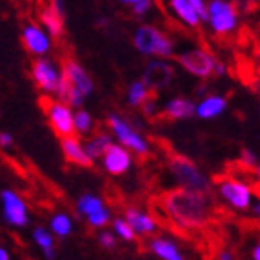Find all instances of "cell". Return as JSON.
Here are the masks:
<instances>
[{"label": "cell", "mask_w": 260, "mask_h": 260, "mask_svg": "<svg viewBox=\"0 0 260 260\" xmlns=\"http://www.w3.org/2000/svg\"><path fill=\"white\" fill-rule=\"evenodd\" d=\"M168 219L180 233H193L205 229L212 219V201L203 191L173 190L168 191L160 201Z\"/></svg>", "instance_id": "1"}, {"label": "cell", "mask_w": 260, "mask_h": 260, "mask_svg": "<svg viewBox=\"0 0 260 260\" xmlns=\"http://www.w3.org/2000/svg\"><path fill=\"white\" fill-rule=\"evenodd\" d=\"M134 47L145 56H156V58H171L175 54V43L160 32L156 26L141 24L134 32Z\"/></svg>", "instance_id": "2"}, {"label": "cell", "mask_w": 260, "mask_h": 260, "mask_svg": "<svg viewBox=\"0 0 260 260\" xmlns=\"http://www.w3.org/2000/svg\"><path fill=\"white\" fill-rule=\"evenodd\" d=\"M206 22L216 36H231L240 24V11L233 0H208Z\"/></svg>", "instance_id": "3"}, {"label": "cell", "mask_w": 260, "mask_h": 260, "mask_svg": "<svg viewBox=\"0 0 260 260\" xmlns=\"http://www.w3.org/2000/svg\"><path fill=\"white\" fill-rule=\"evenodd\" d=\"M169 168H171V173L175 175V179L179 180L182 188L186 190H193V191H203V193H208V180L199 169L195 168V164L190 162L188 158L184 156H173L169 160Z\"/></svg>", "instance_id": "4"}, {"label": "cell", "mask_w": 260, "mask_h": 260, "mask_svg": "<svg viewBox=\"0 0 260 260\" xmlns=\"http://www.w3.org/2000/svg\"><path fill=\"white\" fill-rule=\"evenodd\" d=\"M41 104L45 106V114L58 138L75 136V123H73V112L69 104L61 101H52V99H41Z\"/></svg>", "instance_id": "5"}, {"label": "cell", "mask_w": 260, "mask_h": 260, "mask_svg": "<svg viewBox=\"0 0 260 260\" xmlns=\"http://www.w3.org/2000/svg\"><path fill=\"white\" fill-rule=\"evenodd\" d=\"M108 126L112 128V132H114L115 138L121 141L123 147L138 152V154H147V152H149V143L145 141V138H143L138 130H134V126L130 125V123H126L121 115L110 114Z\"/></svg>", "instance_id": "6"}, {"label": "cell", "mask_w": 260, "mask_h": 260, "mask_svg": "<svg viewBox=\"0 0 260 260\" xmlns=\"http://www.w3.org/2000/svg\"><path fill=\"white\" fill-rule=\"evenodd\" d=\"M177 61L184 67L190 75L197 76V78H208L214 75V65L216 60L212 58V54H208L203 49H190L177 54Z\"/></svg>", "instance_id": "7"}, {"label": "cell", "mask_w": 260, "mask_h": 260, "mask_svg": "<svg viewBox=\"0 0 260 260\" xmlns=\"http://www.w3.org/2000/svg\"><path fill=\"white\" fill-rule=\"evenodd\" d=\"M61 69H58L54 61L47 60L38 56V60H34L32 63V78L36 82V86L45 93H54L60 82Z\"/></svg>", "instance_id": "8"}, {"label": "cell", "mask_w": 260, "mask_h": 260, "mask_svg": "<svg viewBox=\"0 0 260 260\" xmlns=\"http://www.w3.org/2000/svg\"><path fill=\"white\" fill-rule=\"evenodd\" d=\"M21 39L24 49L34 56L49 54L50 49H52V39H50V36L45 32V28H41L36 22H30V24H26V26L22 28Z\"/></svg>", "instance_id": "9"}, {"label": "cell", "mask_w": 260, "mask_h": 260, "mask_svg": "<svg viewBox=\"0 0 260 260\" xmlns=\"http://www.w3.org/2000/svg\"><path fill=\"white\" fill-rule=\"evenodd\" d=\"M219 193L225 197L227 203L234 206V208H238V210H245V208H249L251 205V188L244 182H240L236 179H225V180H219Z\"/></svg>", "instance_id": "10"}, {"label": "cell", "mask_w": 260, "mask_h": 260, "mask_svg": "<svg viewBox=\"0 0 260 260\" xmlns=\"http://www.w3.org/2000/svg\"><path fill=\"white\" fill-rule=\"evenodd\" d=\"M173 67L164 60H154L145 67L143 73V84L149 89H162L173 78Z\"/></svg>", "instance_id": "11"}, {"label": "cell", "mask_w": 260, "mask_h": 260, "mask_svg": "<svg viewBox=\"0 0 260 260\" xmlns=\"http://www.w3.org/2000/svg\"><path fill=\"white\" fill-rule=\"evenodd\" d=\"M61 73H63L65 78L73 84V87H76L84 97H87V95H91L93 93V87L95 86H93L91 76L87 75V71L84 69L78 61L65 60L63 63H61Z\"/></svg>", "instance_id": "12"}, {"label": "cell", "mask_w": 260, "mask_h": 260, "mask_svg": "<svg viewBox=\"0 0 260 260\" xmlns=\"http://www.w3.org/2000/svg\"><path fill=\"white\" fill-rule=\"evenodd\" d=\"M103 160L106 171L112 175L126 173L130 169V166H132V156H130L128 149L123 145H114V143L104 151Z\"/></svg>", "instance_id": "13"}, {"label": "cell", "mask_w": 260, "mask_h": 260, "mask_svg": "<svg viewBox=\"0 0 260 260\" xmlns=\"http://www.w3.org/2000/svg\"><path fill=\"white\" fill-rule=\"evenodd\" d=\"M2 201H4V216L8 223L15 225V227H24L28 223V212L21 197L15 191L6 190L2 193Z\"/></svg>", "instance_id": "14"}, {"label": "cell", "mask_w": 260, "mask_h": 260, "mask_svg": "<svg viewBox=\"0 0 260 260\" xmlns=\"http://www.w3.org/2000/svg\"><path fill=\"white\" fill-rule=\"evenodd\" d=\"M61 151H63V156L67 158V162L75 164L78 168H91L93 166V160L87 156L84 145L75 136L61 138Z\"/></svg>", "instance_id": "15"}, {"label": "cell", "mask_w": 260, "mask_h": 260, "mask_svg": "<svg viewBox=\"0 0 260 260\" xmlns=\"http://www.w3.org/2000/svg\"><path fill=\"white\" fill-rule=\"evenodd\" d=\"M39 21L45 26V32L49 34L50 38H61L63 34V15H60L58 11L52 8V4H45L41 10H39Z\"/></svg>", "instance_id": "16"}, {"label": "cell", "mask_w": 260, "mask_h": 260, "mask_svg": "<svg viewBox=\"0 0 260 260\" xmlns=\"http://www.w3.org/2000/svg\"><path fill=\"white\" fill-rule=\"evenodd\" d=\"M225 108H227V99L219 97V95H210L195 106V114L199 115L201 119H212V117L223 114Z\"/></svg>", "instance_id": "17"}, {"label": "cell", "mask_w": 260, "mask_h": 260, "mask_svg": "<svg viewBox=\"0 0 260 260\" xmlns=\"http://www.w3.org/2000/svg\"><path fill=\"white\" fill-rule=\"evenodd\" d=\"M164 115L168 117V119H188L191 115H195V104L191 103L190 99H182V97H177V99H171L168 104H166V108H164Z\"/></svg>", "instance_id": "18"}, {"label": "cell", "mask_w": 260, "mask_h": 260, "mask_svg": "<svg viewBox=\"0 0 260 260\" xmlns=\"http://www.w3.org/2000/svg\"><path fill=\"white\" fill-rule=\"evenodd\" d=\"M169 8L175 13V17L180 22H184L186 26L197 28L201 24V19L197 15V11L193 10V6L188 0H169Z\"/></svg>", "instance_id": "19"}, {"label": "cell", "mask_w": 260, "mask_h": 260, "mask_svg": "<svg viewBox=\"0 0 260 260\" xmlns=\"http://www.w3.org/2000/svg\"><path fill=\"white\" fill-rule=\"evenodd\" d=\"M125 216H126V221L130 223V227L134 229L136 233L151 234L156 231V221H154V217L147 216V214H143V212L136 210V208H126Z\"/></svg>", "instance_id": "20"}, {"label": "cell", "mask_w": 260, "mask_h": 260, "mask_svg": "<svg viewBox=\"0 0 260 260\" xmlns=\"http://www.w3.org/2000/svg\"><path fill=\"white\" fill-rule=\"evenodd\" d=\"M149 247H151V251L154 253V255L160 256L162 260H184L182 255H180L179 247H177L173 242H169V240L154 238Z\"/></svg>", "instance_id": "21"}, {"label": "cell", "mask_w": 260, "mask_h": 260, "mask_svg": "<svg viewBox=\"0 0 260 260\" xmlns=\"http://www.w3.org/2000/svg\"><path fill=\"white\" fill-rule=\"evenodd\" d=\"M112 145V136L106 134V132H99L93 140H89L86 143V152L87 156L91 158V160H95V158H101L104 154V151L108 149V147Z\"/></svg>", "instance_id": "22"}, {"label": "cell", "mask_w": 260, "mask_h": 260, "mask_svg": "<svg viewBox=\"0 0 260 260\" xmlns=\"http://www.w3.org/2000/svg\"><path fill=\"white\" fill-rule=\"evenodd\" d=\"M149 97H151V91H149V87L143 84V80H136L130 84L128 93H126V101H128L130 106L140 108Z\"/></svg>", "instance_id": "23"}, {"label": "cell", "mask_w": 260, "mask_h": 260, "mask_svg": "<svg viewBox=\"0 0 260 260\" xmlns=\"http://www.w3.org/2000/svg\"><path fill=\"white\" fill-rule=\"evenodd\" d=\"M34 238H36V242L41 245V249L45 251L47 258H50V260L54 258V240H52V236L49 234L47 229L38 227L36 231H34Z\"/></svg>", "instance_id": "24"}, {"label": "cell", "mask_w": 260, "mask_h": 260, "mask_svg": "<svg viewBox=\"0 0 260 260\" xmlns=\"http://www.w3.org/2000/svg\"><path fill=\"white\" fill-rule=\"evenodd\" d=\"M103 201L99 199V197H95V195H82L80 201H78V212L80 214H84V216H89V214H93V212H97L103 208Z\"/></svg>", "instance_id": "25"}, {"label": "cell", "mask_w": 260, "mask_h": 260, "mask_svg": "<svg viewBox=\"0 0 260 260\" xmlns=\"http://www.w3.org/2000/svg\"><path fill=\"white\" fill-rule=\"evenodd\" d=\"M73 123H75V132H80V134H87L93 128L91 115L86 110H78L76 114H73Z\"/></svg>", "instance_id": "26"}, {"label": "cell", "mask_w": 260, "mask_h": 260, "mask_svg": "<svg viewBox=\"0 0 260 260\" xmlns=\"http://www.w3.org/2000/svg\"><path fill=\"white\" fill-rule=\"evenodd\" d=\"M50 227H52V231H54L58 236H67V234L71 233V229H73V225H71V219L69 216H65V214H58V216H54V219H52V223H50Z\"/></svg>", "instance_id": "27"}, {"label": "cell", "mask_w": 260, "mask_h": 260, "mask_svg": "<svg viewBox=\"0 0 260 260\" xmlns=\"http://www.w3.org/2000/svg\"><path fill=\"white\" fill-rule=\"evenodd\" d=\"M114 229H115V233L119 234L123 240H126V242H132V240L136 238V231L130 227V223L126 221V219H117V221L114 223Z\"/></svg>", "instance_id": "28"}, {"label": "cell", "mask_w": 260, "mask_h": 260, "mask_svg": "<svg viewBox=\"0 0 260 260\" xmlns=\"http://www.w3.org/2000/svg\"><path fill=\"white\" fill-rule=\"evenodd\" d=\"M86 217L91 227H104V225L110 221V210H106L103 206L101 210L93 212V214H89V216H86Z\"/></svg>", "instance_id": "29"}, {"label": "cell", "mask_w": 260, "mask_h": 260, "mask_svg": "<svg viewBox=\"0 0 260 260\" xmlns=\"http://www.w3.org/2000/svg\"><path fill=\"white\" fill-rule=\"evenodd\" d=\"M152 6H154V0H138L136 4H132V13L136 17H143L152 10Z\"/></svg>", "instance_id": "30"}, {"label": "cell", "mask_w": 260, "mask_h": 260, "mask_svg": "<svg viewBox=\"0 0 260 260\" xmlns=\"http://www.w3.org/2000/svg\"><path fill=\"white\" fill-rule=\"evenodd\" d=\"M99 244L103 245L104 249H114L115 247V236L112 233H101L99 234Z\"/></svg>", "instance_id": "31"}, {"label": "cell", "mask_w": 260, "mask_h": 260, "mask_svg": "<svg viewBox=\"0 0 260 260\" xmlns=\"http://www.w3.org/2000/svg\"><path fill=\"white\" fill-rule=\"evenodd\" d=\"M191 6H193V10L197 11V15H199L201 22H206V0H188Z\"/></svg>", "instance_id": "32"}, {"label": "cell", "mask_w": 260, "mask_h": 260, "mask_svg": "<svg viewBox=\"0 0 260 260\" xmlns=\"http://www.w3.org/2000/svg\"><path fill=\"white\" fill-rule=\"evenodd\" d=\"M233 4L238 11H253L256 8V0H233Z\"/></svg>", "instance_id": "33"}, {"label": "cell", "mask_w": 260, "mask_h": 260, "mask_svg": "<svg viewBox=\"0 0 260 260\" xmlns=\"http://www.w3.org/2000/svg\"><path fill=\"white\" fill-rule=\"evenodd\" d=\"M242 164H244V166H247V168L255 169L256 168V156L251 151L244 149V151H242Z\"/></svg>", "instance_id": "34"}, {"label": "cell", "mask_w": 260, "mask_h": 260, "mask_svg": "<svg viewBox=\"0 0 260 260\" xmlns=\"http://www.w3.org/2000/svg\"><path fill=\"white\" fill-rule=\"evenodd\" d=\"M13 145V138L8 132H0V147H11Z\"/></svg>", "instance_id": "35"}, {"label": "cell", "mask_w": 260, "mask_h": 260, "mask_svg": "<svg viewBox=\"0 0 260 260\" xmlns=\"http://www.w3.org/2000/svg\"><path fill=\"white\" fill-rule=\"evenodd\" d=\"M227 73V67L223 63H219V61H216V65H214V75L216 76H223Z\"/></svg>", "instance_id": "36"}, {"label": "cell", "mask_w": 260, "mask_h": 260, "mask_svg": "<svg viewBox=\"0 0 260 260\" xmlns=\"http://www.w3.org/2000/svg\"><path fill=\"white\" fill-rule=\"evenodd\" d=\"M219 260H233V255L227 253V251H223L221 255H219Z\"/></svg>", "instance_id": "37"}, {"label": "cell", "mask_w": 260, "mask_h": 260, "mask_svg": "<svg viewBox=\"0 0 260 260\" xmlns=\"http://www.w3.org/2000/svg\"><path fill=\"white\" fill-rule=\"evenodd\" d=\"M253 260H260V247H258V245L253 249Z\"/></svg>", "instance_id": "38"}, {"label": "cell", "mask_w": 260, "mask_h": 260, "mask_svg": "<svg viewBox=\"0 0 260 260\" xmlns=\"http://www.w3.org/2000/svg\"><path fill=\"white\" fill-rule=\"evenodd\" d=\"M0 260H10V255L6 249H0Z\"/></svg>", "instance_id": "39"}, {"label": "cell", "mask_w": 260, "mask_h": 260, "mask_svg": "<svg viewBox=\"0 0 260 260\" xmlns=\"http://www.w3.org/2000/svg\"><path fill=\"white\" fill-rule=\"evenodd\" d=\"M121 4H125V6H132V4H136L138 0H119Z\"/></svg>", "instance_id": "40"}]
</instances>
